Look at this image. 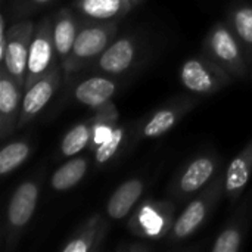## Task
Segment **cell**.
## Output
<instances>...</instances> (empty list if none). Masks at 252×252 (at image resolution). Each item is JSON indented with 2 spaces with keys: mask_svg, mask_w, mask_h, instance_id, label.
I'll use <instances>...</instances> for the list:
<instances>
[{
  "mask_svg": "<svg viewBox=\"0 0 252 252\" xmlns=\"http://www.w3.org/2000/svg\"><path fill=\"white\" fill-rule=\"evenodd\" d=\"M117 31V19L100 21L99 24L84 25L78 30L71 55L62 66L65 77L80 71L83 66L97 59L102 52L112 43Z\"/></svg>",
  "mask_w": 252,
  "mask_h": 252,
  "instance_id": "1",
  "label": "cell"
},
{
  "mask_svg": "<svg viewBox=\"0 0 252 252\" xmlns=\"http://www.w3.org/2000/svg\"><path fill=\"white\" fill-rule=\"evenodd\" d=\"M204 50L210 59L224 68L232 77L242 78L247 74L245 50L233 32L232 27L217 22L211 27L205 37Z\"/></svg>",
  "mask_w": 252,
  "mask_h": 252,
  "instance_id": "2",
  "label": "cell"
},
{
  "mask_svg": "<svg viewBox=\"0 0 252 252\" xmlns=\"http://www.w3.org/2000/svg\"><path fill=\"white\" fill-rule=\"evenodd\" d=\"M174 205L168 201L148 199L133 214L128 229L139 238L162 241L170 236L174 224Z\"/></svg>",
  "mask_w": 252,
  "mask_h": 252,
  "instance_id": "3",
  "label": "cell"
},
{
  "mask_svg": "<svg viewBox=\"0 0 252 252\" xmlns=\"http://www.w3.org/2000/svg\"><path fill=\"white\" fill-rule=\"evenodd\" d=\"M180 81L192 93L211 94L232 83V75L204 55L183 62L180 68Z\"/></svg>",
  "mask_w": 252,
  "mask_h": 252,
  "instance_id": "4",
  "label": "cell"
},
{
  "mask_svg": "<svg viewBox=\"0 0 252 252\" xmlns=\"http://www.w3.org/2000/svg\"><path fill=\"white\" fill-rule=\"evenodd\" d=\"M55 40H53V21L50 18H43L35 30L30 46L28 53V65H27V77H25V89L31 87L35 81L46 77L59 62Z\"/></svg>",
  "mask_w": 252,
  "mask_h": 252,
  "instance_id": "5",
  "label": "cell"
},
{
  "mask_svg": "<svg viewBox=\"0 0 252 252\" xmlns=\"http://www.w3.org/2000/svg\"><path fill=\"white\" fill-rule=\"evenodd\" d=\"M221 188H224V179L219 177L201 196L189 202V205L183 210V213L176 219L173 224V229L170 232L171 244L182 242L198 232V229L204 224V221L216 207L221 195Z\"/></svg>",
  "mask_w": 252,
  "mask_h": 252,
  "instance_id": "6",
  "label": "cell"
},
{
  "mask_svg": "<svg viewBox=\"0 0 252 252\" xmlns=\"http://www.w3.org/2000/svg\"><path fill=\"white\" fill-rule=\"evenodd\" d=\"M38 195H40V182L35 179L21 183L12 193L6 211V224H4L6 242L10 247L31 221L37 208Z\"/></svg>",
  "mask_w": 252,
  "mask_h": 252,
  "instance_id": "7",
  "label": "cell"
},
{
  "mask_svg": "<svg viewBox=\"0 0 252 252\" xmlns=\"http://www.w3.org/2000/svg\"><path fill=\"white\" fill-rule=\"evenodd\" d=\"M34 22L27 19L15 24L7 31L6 52L0 63L7 69V72L16 80V83L25 90V77L28 65V53L31 40L34 35Z\"/></svg>",
  "mask_w": 252,
  "mask_h": 252,
  "instance_id": "8",
  "label": "cell"
},
{
  "mask_svg": "<svg viewBox=\"0 0 252 252\" xmlns=\"http://www.w3.org/2000/svg\"><path fill=\"white\" fill-rule=\"evenodd\" d=\"M62 72H63L62 66L58 65L46 77L35 81L31 87L25 89L22 105H21V114L18 120V128L27 126L50 102V99L53 97V94L61 86Z\"/></svg>",
  "mask_w": 252,
  "mask_h": 252,
  "instance_id": "9",
  "label": "cell"
},
{
  "mask_svg": "<svg viewBox=\"0 0 252 252\" xmlns=\"http://www.w3.org/2000/svg\"><path fill=\"white\" fill-rule=\"evenodd\" d=\"M24 89L16 80L0 66V139L4 140L18 128Z\"/></svg>",
  "mask_w": 252,
  "mask_h": 252,
  "instance_id": "10",
  "label": "cell"
},
{
  "mask_svg": "<svg viewBox=\"0 0 252 252\" xmlns=\"http://www.w3.org/2000/svg\"><path fill=\"white\" fill-rule=\"evenodd\" d=\"M217 170V161L214 157L201 155L190 161L179 177L173 183V192L177 196H189L201 189L213 179Z\"/></svg>",
  "mask_w": 252,
  "mask_h": 252,
  "instance_id": "11",
  "label": "cell"
},
{
  "mask_svg": "<svg viewBox=\"0 0 252 252\" xmlns=\"http://www.w3.org/2000/svg\"><path fill=\"white\" fill-rule=\"evenodd\" d=\"M136 44L130 37H121L112 41L97 58L96 68L108 75H120L126 72L134 62Z\"/></svg>",
  "mask_w": 252,
  "mask_h": 252,
  "instance_id": "12",
  "label": "cell"
},
{
  "mask_svg": "<svg viewBox=\"0 0 252 252\" xmlns=\"http://www.w3.org/2000/svg\"><path fill=\"white\" fill-rule=\"evenodd\" d=\"M252 174V142L233 158L224 176V189L232 202H236L244 193Z\"/></svg>",
  "mask_w": 252,
  "mask_h": 252,
  "instance_id": "13",
  "label": "cell"
},
{
  "mask_svg": "<svg viewBox=\"0 0 252 252\" xmlns=\"http://www.w3.org/2000/svg\"><path fill=\"white\" fill-rule=\"evenodd\" d=\"M78 24L72 12L66 7L61 9L53 18V40L58 55V62L63 66L71 55L74 41L78 34Z\"/></svg>",
  "mask_w": 252,
  "mask_h": 252,
  "instance_id": "14",
  "label": "cell"
},
{
  "mask_svg": "<svg viewBox=\"0 0 252 252\" xmlns=\"http://www.w3.org/2000/svg\"><path fill=\"white\" fill-rule=\"evenodd\" d=\"M117 92V84L111 78L106 77H90L84 81H81L75 90H74V97L77 102L93 108L99 109L108 102H111L112 96Z\"/></svg>",
  "mask_w": 252,
  "mask_h": 252,
  "instance_id": "15",
  "label": "cell"
},
{
  "mask_svg": "<svg viewBox=\"0 0 252 252\" xmlns=\"http://www.w3.org/2000/svg\"><path fill=\"white\" fill-rule=\"evenodd\" d=\"M145 190V183L140 179L126 180L112 193L106 204V214L112 220H121L130 214L134 205L139 202Z\"/></svg>",
  "mask_w": 252,
  "mask_h": 252,
  "instance_id": "16",
  "label": "cell"
},
{
  "mask_svg": "<svg viewBox=\"0 0 252 252\" xmlns=\"http://www.w3.org/2000/svg\"><path fill=\"white\" fill-rule=\"evenodd\" d=\"M108 232V223L99 216L89 219L83 227L69 238V241L61 248L62 252H89L99 248V244Z\"/></svg>",
  "mask_w": 252,
  "mask_h": 252,
  "instance_id": "17",
  "label": "cell"
},
{
  "mask_svg": "<svg viewBox=\"0 0 252 252\" xmlns=\"http://www.w3.org/2000/svg\"><path fill=\"white\" fill-rule=\"evenodd\" d=\"M133 3L130 0H77L75 7L89 19L114 21L124 16Z\"/></svg>",
  "mask_w": 252,
  "mask_h": 252,
  "instance_id": "18",
  "label": "cell"
},
{
  "mask_svg": "<svg viewBox=\"0 0 252 252\" xmlns=\"http://www.w3.org/2000/svg\"><path fill=\"white\" fill-rule=\"evenodd\" d=\"M89 170V162L84 157H74L61 165L50 179V186L56 192H65L77 186Z\"/></svg>",
  "mask_w": 252,
  "mask_h": 252,
  "instance_id": "19",
  "label": "cell"
},
{
  "mask_svg": "<svg viewBox=\"0 0 252 252\" xmlns=\"http://www.w3.org/2000/svg\"><path fill=\"white\" fill-rule=\"evenodd\" d=\"M186 109L188 105H173L161 108L146 121L142 130V136L146 139H155L165 134L177 124V121L186 112Z\"/></svg>",
  "mask_w": 252,
  "mask_h": 252,
  "instance_id": "20",
  "label": "cell"
},
{
  "mask_svg": "<svg viewBox=\"0 0 252 252\" xmlns=\"http://www.w3.org/2000/svg\"><path fill=\"white\" fill-rule=\"evenodd\" d=\"M118 127V111L112 102H108L102 108L96 109L92 117V142L90 146L94 151L102 145Z\"/></svg>",
  "mask_w": 252,
  "mask_h": 252,
  "instance_id": "21",
  "label": "cell"
},
{
  "mask_svg": "<svg viewBox=\"0 0 252 252\" xmlns=\"http://www.w3.org/2000/svg\"><path fill=\"white\" fill-rule=\"evenodd\" d=\"M92 142V118L75 124L71 130L66 131L61 142V155L62 157H77L81 151L90 146Z\"/></svg>",
  "mask_w": 252,
  "mask_h": 252,
  "instance_id": "22",
  "label": "cell"
},
{
  "mask_svg": "<svg viewBox=\"0 0 252 252\" xmlns=\"http://www.w3.org/2000/svg\"><path fill=\"white\" fill-rule=\"evenodd\" d=\"M230 27L245 53L252 56V4H239L232 9Z\"/></svg>",
  "mask_w": 252,
  "mask_h": 252,
  "instance_id": "23",
  "label": "cell"
},
{
  "mask_svg": "<svg viewBox=\"0 0 252 252\" xmlns=\"http://www.w3.org/2000/svg\"><path fill=\"white\" fill-rule=\"evenodd\" d=\"M31 146L25 140H15L0 151V176H7L19 168L30 157Z\"/></svg>",
  "mask_w": 252,
  "mask_h": 252,
  "instance_id": "24",
  "label": "cell"
},
{
  "mask_svg": "<svg viewBox=\"0 0 252 252\" xmlns=\"http://www.w3.org/2000/svg\"><path fill=\"white\" fill-rule=\"evenodd\" d=\"M124 134H126L124 127L118 126L115 128V131L102 145H99L94 149V161H96L97 165H103V164H106L108 161H111L115 157V154L118 152V149L123 145Z\"/></svg>",
  "mask_w": 252,
  "mask_h": 252,
  "instance_id": "25",
  "label": "cell"
},
{
  "mask_svg": "<svg viewBox=\"0 0 252 252\" xmlns=\"http://www.w3.org/2000/svg\"><path fill=\"white\" fill-rule=\"evenodd\" d=\"M242 244V232L238 226H230L224 229L219 238L216 239V244L213 245V252H238L241 250Z\"/></svg>",
  "mask_w": 252,
  "mask_h": 252,
  "instance_id": "26",
  "label": "cell"
},
{
  "mask_svg": "<svg viewBox=\"0 0 252 252\" xmlns=\"http://www.w3.org/2000/svg\"><path fill=\"white\" fill-rule=\"evenodd\" d=\"M6 44H7V25H6L4 15H0V61L4 56Z\"/></svg>",
  "mask_w": 252,
  "mask_h": 252,
  "instance_id": "27",
  "label": "cell"
},
{
  "mask_svg": "<svg viewBox=\"0 0 252 252\" xmlns=\"http://www.w3.org/2000/svg\"><path fill=\"white\" fill-rule=\"evenodd\" d=\"M53 0H24V6H30L31 9L34 7H41V6H46V4H50Z\"/></svg>",
  "mask_w": 252,
  "mask_h": 252,
  "instance_id": "28",
  "label": "cell"
},
{
  "mask_svg": "<svg viewBox=\"0 0 252 252\" xmlns=\"http://www.w3.org/2000/svg\"><path fill=\"white\" fill-rule=\"evenodd\" d=\"M131 3H136V1H139V0H130Z\"/></svg>",
  "mask_w": 252,
  "mask_h": 252,
  "instance_id": "29",
  "label": "cell"
}]
</instances>
